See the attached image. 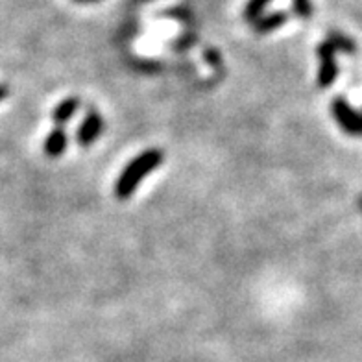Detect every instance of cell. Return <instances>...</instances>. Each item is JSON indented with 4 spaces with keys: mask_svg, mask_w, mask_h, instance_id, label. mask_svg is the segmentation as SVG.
Instances as JSON below:
<instances>
[{
    "mask_svg": "<svg viewBox=\"0 0 362 362\" xmlns=\"http://www.w3.org/2000/svg\"><path fill=\"white\" fill-rule=\"evenodd\" d=\"M331 113L340 128L349 135H362V113H357L342 96L331 102Z\"/></svg>",
    "mask_w": 362,
    "mask_h": 362,
    "instance_id": "3",
    "label": "cell"
},
{
    "mask_svg": "<svg viewBox=\"0 0 362 362\" xmlns=\"http://www.w3.org/2000/svg\"><path fill=\"white\" fill-rule=\"evenodd\" d=\"M78 107H80V100H78L76 96H71V98H65V100L62 102V104H57L56 110L52 111V119L56 124L63 126L65 122H69V120L76 115Z\"/></svg>",
    "mask_w": 362,
    "mask_h": 362,
    "instance_id": "7",
    "label": "cell"
},
{
    "mask_svg": "<svg viewBox=\"0 0 362 362\" xmlns=\"http://www.w3.org/2000/svg\"><path fill=\"white\" fill-rule=\"evenodd\" d=\"M69 137L63 128H54L45 141V152L48 158H59L67 150Z\"/></svg>",
    "mask_w": 362,
    "mask_h": 362,
    "instance_id": "5",
    "label": "cell"
},
{
    "mask_svg": "<svg viewBox=\"0 0 362 362\" xmlns=\"http://www.w3.org/2000/svg\"><path fill=\"white\" fill-rule=\"evenodd\" d=\"M6 96H8V89L4 86H0V100H4Z\"/></svg>",
    "mask_w": 362,
    "mask_h": 362,
    "instance_id": "11",
    "label": "cell"
},
{
    "mask_svg": "<svg viewBox=\"0 0 362 362\" xmlns=\"http://www.w3.org/2000/svg\"><path fill=\"white\" fill-rule=\"evenodd\" d=\"M286 23V13L285 11H274V13L261 15L257 21H253V30L255 34H268V32H274V30L281 28L283 24Z\"/></svg>",
    "mask_w": 362,
    "mask_h": 362,
    "instance_id": "6",
    "label": "cell"
},
{
    "mask_svg": "<svg viewBox=\"0 0 362 362\" xmlns=\"http://www.w3.org/2000/svg\"><path fill=\"white\" fill-rule=\"evenodd\" d=\"M327 41L333 45L337 52H344V54L357 52V45H355V41H353L351 37H348V35H344L342 32H329Z\"/></svg>",
    "mask_w": 362,
    "mask_h": 362,
    "instance_id": "8",
    "label": "cell"
},
{
    "mask_svg": "<svg viewBox=\"0 0 362 362\" xmlns=\"http://www.w3.org/2000/svg\"><path fill=\"white\" fill-rule=\"evenodd\" d=\"M76 2H86V0H76Z\"/></svg>",
    "mask_w": 362,
    "mask_h": 362,
    "instance_id": "13",
    "label": "cell"
},
{
    "mask_svg": "<svg viewBox=\"0 0 362 362\" xmlns=\"http://www.w3.org/2000/svg\"><path fill=\"white\" fill-rule=\"evenodd\" d=\"M292 6H294V13L301 19H309L313 15V2L310 0H292Z\"/></svg>",
    "mask_w": 362,
    "mask_h": 362,
    "instance_id": "10",
    "label": "cell"
},
{
    "mask_svg": "<svg viewBox=\"0 0 362 362\" xmlns=\"http://www.w3.org/2000/svg\"><path fill=\"white\" fill-rule=\"evenodd\" d=\"M318 57H320V71H318V87L322 89H327L337 81V76H339V65H337V50L329 41H324V43L318 47Z\"/></svg>",
    "mask_w": 362,
    "mask_h": 362,
    "instance_id": "2",
    "label": "cell"
},
{
    "mask_svg": "<svg viewBox=\"0 0 362 362\" xmlns=\"http://www.w3.org/2000/svg\"><path fill=\"white\" fill-rule=\"evenodd\" d=\"M102 129H104V120H102V117L98 113H95V111H90L86 119H83L80 128H78V144L80 146H90L96 139L100 137Z\"/></svg>",
    "mask_w": 362,
    "mask_h": 362,
    "instance_id": "4",
    "label": "cell"
},
{
    "mask_svg": "<svg viewBox=\"0 0 362 362\" xmlns=\"http://www.w3.org/2000/svg\"><path fill=\"white\" fill-rule=\"evenodd\" d=\"M163 159H165L163 152L161 150H156V148L139 153L134 161L128 163V167L122 170V174L117 180V185H115V194H117V198L128 200L129 196L135 192L141 180H144L150 172L156 170L163 163Z\"/></svg>",
    "mask_w": 362,
    "mask_h": 362,
    "instance_id": "1",
    "label": "cell"
},
{
    "mask_svg": "<svg viewBox=\"0 0 362 362\" xmlns=\"http://www.w3.org/2000/svg\"><path fill=\"white\" fill-rule=\"evenodd\" d=\"M270 2L272 0H248V4L244 8V19L250 21V23L257 21Z\"/></svg>",
    "mask_w": 362,
    "mask_h": 362,
    "instance_id": "9",
    "label": "cell"
},
{
    "mask_svg": "<svg viewBox=\"0 0 362 362\" xmlns=\"http://www.w3.org/2000/svg\"><path fill=\"white\" fill-rule=\"evenodd\" d=\"M358 205H361V209H362V196H361V198H358Z\"/></svg>",
    "mask_w": 362,
    "mask_h": 362,
    "instance_id": "12",
    "label": "cell"
}]
</instances>
